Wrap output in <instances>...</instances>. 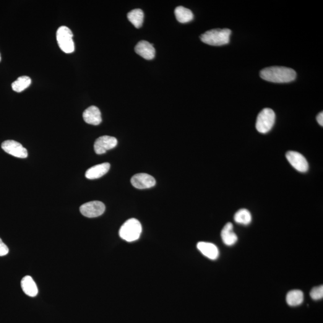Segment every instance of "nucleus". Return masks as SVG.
I'll use <instances>...</instances> for the list:
<instances>
[{
	"instance_id": "nucleus-7",
	"label": "nucleus",
	"mask_w": 323,
	"mask_h": 323,
	"mask_svg": "<svg viewBox=\"0 0 323 323\" xmlns=\"http://www.w3.org/2000/svg\"><path fill=\"white\" fill-rule=\"evenodd\" d=\"M2 149L10 155L18 158H26L28 156L27 150L19 143L14 140L5 141L1 144Z\"/></svg>"
},
{
	"instance_id": "nucleus-22",
	"label": "nucleus",
	"mask_w": 323,
	"mask_h": 323,
	"mask_svg": "<svg viewBox=\"0 0 323 323\" xmlns=\"http://www.w3.org/2000/svg\"><path fill=\"white\" fill-rule=\"evenodd\" d=\"M310 296L315 301L320 300L323 298V286L316 287L312 289Z\"/></svg>"
},
{
	"instance_id": "nucleus-19",
	"label": "nucleus",
	"mask_w": 323,
	"mask_h": 323,
	"mask_svg": "<svg viewBox=\"0 0 323 323\" xmlns=\"http://www.w3.org/2000/svg\"><path fill=\"white\" fill-rule=\"evenodd\" d=\"M286 301L288 305L291 306L300 305L304 301V293L299 290L289 291L287 294Z\"/></svg>"
},
{
	"instance_id": "nucleus-12",
	"label": "nucleus",
	"mask_w": 323,
	"mask_h": 323,
	"mask_svg": "<svg viewBox=\"0 0 323 323\" xmlns=\"http://www.w3.org/2000/svg\"><path fill=\"white\" fill-rule=\"evenodd\" d=\"M83 118L86 123L90 125H98L102 122L100 109L96 106H90L86 109L83 112Z\"/></svg>"
},
{
	"instance_id": "nucleus-11",
	"label": "nucleus",
	"mask_w": 323,
	"mask_h": 323,
	"mask_svg": "<svg viewBox=\"0 0 323 323\" xmlns=\"http://www.w3.org/2000/svg\"><path fill=\"white\" fill-rule=\"evenodd\" d=\"M135 51L139 55L147 60L155 58L156 51L153 44L147 41L142 40L135 47Z\"/></svg>"
},
{
	"instance_id": "nucleus-3",
	"label": "nucleus",
	"mask_w": 323,
	"mask_h": 323,
	"mask_svg": "<svg viewBox=\"0 0 323 323\" xmlns=\"http://www.w3.org/2000/svg\"><path fill=\"white\" fill-rule=\"evenodd\" d=\"M142 232V226L140 221L135 218L127 220L121 226L119 235L122 239L127 242L137 240Z\"/></svg>"
},
{
	"instance_id": "nucleus-21",
	"label": "nucleus",
	"mask_w": 323,
	"mask_h": 323,
	"mask_svg": "<svg viewBox=\"0 0 323 323\" xmlns=\"http://www.w3.org/2000/svg\"><path fill=\"white\" fill-rule=\"evenodd\" d=\"M251 213L247 209L239 210L234 215V220L235 222L242 224V225H249L251 223Z\"/></svg>"
},
{
	"instance_id": "nucleus-20",
	"label": "nucleus",
	"mask_w": 323,
	"mask_h": 323,
	"mask_svg": "<svg viewBox=\"0 0 323 323\" xmlns=\"http://www.w3.org/2000/svg\"><path fill=\"white\" fill-rule=\"evenodd\" d=\"M31 83V78L26 75L19 77L12 84L13 90L17 92H21L30 87Z\"/></svg>"
},
{
	"instance_id": "nucleus-25",
	"label": "nucleus",
	"mask_w": 323,
	"mask_h": 323,
	"mask_svg": "<svg viewBox=\"0 0 323 323\" xmlns=\"http://www.w3.org/2000/svg\"><path fill=\"white\" fill-rule=\"evenodd\" d=\"M1 54H0V61H1Z\"/></svg>"
},
{
	"instance_id": "nucleus-24",
	"label": "nucleus",
	"mask_w": 323,
	"mask_h": 323,
	"mask_svg": "<svg viewBox=\"0 0 323 323\" xmlns=\"http://www.w3.org/2000/svg\"><path fill=\"white\" fill-rule=\"evenodd\" d=\"M317 121L319 122V124L321 125L322 126H323V112L320 113L318 114L317 116Z\"/></svg>"
},
{
	"instance_id": "nucleus-17",
	"label": "nucleus",
	"mask_w": 323,
	"mask_h": 323,
	"mask_svg": "<svg viewBox=\"0 0 323 323\" xmlns=\"http://www.w3.org/2000/svg\"><path fill=\"white\" fill-rule=\"evenodd\" d=\"M176 19L182 23H188L194 19V16L191 10L183 6H178L174 10Z\"/></svg>"
},
{
	"instance_id": "nucleus-18",
	"label": "nucleus",
	"mask_w": 323,
	"mask_h": 323,
	"mask_svg": "<svg viewBox=\"0 0 323 323\" xmlns=\"http://www.w3.org/2000/svg\"><path fill=\"white\" fill-rule=\"evenodd\" d=\"M127 17L135 28H140L142 27L144 21V13L142 10L140 9L132 10L127 14Z\"/></svg>"
},
{
	"instance_id": "nucleus-9",
	"label": "nucleus",
	"mask_w": 323,
	"mask_h": 323,
	"mask_svg": "<svg viewBox=\"0 0 323 323\" xmlns=\"http://www.w3.org/2000/svg\"><path fill=\"white\" fill-rule=\"evenodd\" d=\"M118 144V140L115 137L104 136L99 137L96 139L94 144V150L96 154L102 155L107 151L115 147Z\"/></svg>"
},
{
	"instance_id": "nucleus-1",
	"label": "nucleus",
	"mask_w": 323,
	"mask_h": 323,
	"mask_svg": "<svg viewBox=\"0 0 323 323\" xmlns=\"http://www.w3.org/2000/svg\"><path fill=\"white\" fill-rule=\"evenodd\" d=\"M262 79L268 82L283 83L295 80L296 72L294 70L284 67H270L263 69L260 72Z\"/></svg>"
},
{
	"instance_id": "nucleus-13",
	"label": "nucleus",
	"mask_w": 323,
	"mask_h": 323,
	"mask_svg": "<svg viewBox=\"0 0 323 323\" xmlns=\"http://www.w3.org/2000/svg\"><path fill=\"white\" fill-rule=\"evenodd\" d=\"M110 168V165L109 163L99 164L88 169L86 172L85 176L90 179H97L108 173Z\"/></svg>"
},
{
	"instance_id": "nucleus-5",
	"label": "nucleus",
	"mask_w": 323,
	"mask_h": 323,
	"mask_svg": "<svg viewBox=\"0 0 323 323\" xmlns=\"http://www.w3.org/2000/svg\"><path fill=\"white\" fill-rule=\"evenodd\" d=\"M275 121V114L272 109L264 108L257 116L256 127L258 132L266 134L272 128Z\"/></svg>"
},
{
	"instance_id": "nucleus-2",
	"label": "nucleus",
	"mask_w": 323,
	"mask_h": 323,
	"mask_svg": "<svg viewBox=\"0 0 323 323\" xmlns=\"http://www.w3.org/2000/svg\"><path fill=\"white\" fill-rule=\"evenodd\" d=\"M231 30L229 29H214L207 31L200 36L203 43L211 46L225 45L230 41Z\"/></svg>"
},
{
	"instance_id": "nucleus-6",
	"label": "nucleus",
	"mask_w": 323,
	"mask_h": 323,
	"mask_svg": "<svg viewBox=\"0 0 323 323\" xmlns=\"http://www.w3.org/2000/svg\"><path fill=\"white\" fill-rule=\"evenodd\" d=\"M105 210V205L98 200L85 203L80 208V213L82 215L88 218L99 217L103 215Z\"/></svg>"
},
{
	"instance_id": "nucleus-4",
	"label": "nucleus",
	"mask_w": 323,
	"mask_h": 323,
	"mask_svg": "<svg viewBox=\"0 0 323 323\" xmlns=\"http://www.w3.org/2000/svg\"><path fill=\"white\" fill-rule=\"evenodd\" d=\"M73 35L69 28L66 26L59 27L56 32V40L60 49L66 54H72L74 51Z\"/></svg>"
},
{
	"instance_id": "nucleus-8",
	"label": "nucleus",
	"mask_w": 323,
	"mask_h": 323,
	"mask_svg": "<svg viewBox=\"0 0 323 323\" xmlns=\"http://www.w3.org/2000/svg\"><path fill=\"white\" fill-rule=\"evenodd\" d=\"M287 160L293 167L301 173H305L308 170L309 165L305 158L297 152L289 151L286 153Z\"/></svg>"
},
{
	"instance_id": "nucleus-10",
	"label": "nucleus",
	"mask_w": 323,
	"mask_h": 323,
	"mask_svg": "<svg viewBox=\"0 0 323 323\" xmlns=\"http://www.w3.org/2000/svg\"><path fill=\"white\" fill-rule=\"evenodd\" d=\"M131 181L132 186L139 189H149L156 184L154 177L144 173L135 174L132 177Z\"/></svg>"
},
{
	"instance_id": "nucleus-14",
	"label": "nucleus",
	"mask_w": 323,
	"mask_h": 323,
	"mask_svg": "<svg viewBox=\"0 0 323 323\" xmlns=\"http://www.w3.org/2000/svg\"><path fill=\"white\" fill-rule=\"evenodd\" d=\"M197 248L202 254L210 259L215 260L219 255L217 247L210 242H199L197 244Z\"/></svg>"
},
{
	"instance_id": "nucleus-15",
	"label": "nucleus",
	"mask_w": 323,
	"mask_h": 323,
	"mask_svg": "<svg viewBox=\"0 0 323 323\" xmlns=\"http://www.w3.org/2000/svg\"><path fill=\"white\" fill-rule=\"evenodd\" d=\"M233 223H228L224 226L221 233V238L224 244L229 246H233L238 240V237L233 233Z\"/></svg>"
},
{
	"instance_id": "nucleus-16",
	"label": "nucleus",
	"mask_w": 323,
	"mask_h": 323,
	"mask_svg": "<svg viewBox=\"0 0 323 323\" xmlns=\"http://www.w3.org/2000/svg\"><path fill=\"white\" fill-rule=\"evenodd\" d=\"M22 289L27 295L35 297L37 295L38 288L37 285L30 276H25L21 281Z\"/></svg>"
},
{
	"instance_id": "nucleus-23",
	"label": "nucleus",
	"mask_w": 323,
	"mask_h": 323,
	"mask_svg": "<svg viewBox=\"0 0 323 323\" xmlns=\"http://www.w3.org/2000/svg\"><path fill=\"white\" fill-rule=\"evenodd\" d=\"M8 253H9V249L0 238V256H6Z\"/></svg>"
}]
</instances>
